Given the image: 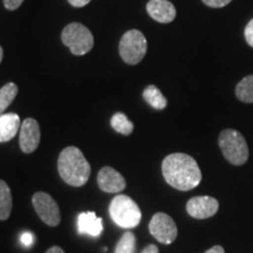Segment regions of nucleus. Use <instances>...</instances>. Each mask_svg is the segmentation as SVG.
<instances>
[{
    "label": "nucleus",
    "mask_w": 253,
    "mask_h": 253,
    "mask_svg": "<svg viewBox=\"0 0 253 253\" xmlns=\"http://www.w3.org/2000/svg\"><path fill=\"white\" fill-rule=\"evenodd\" d=\"M162 173L164 179L172 188L189 191L202 181V172L197 162L190 155L175 153L163 160Z\"/></svg>",
    "instance_id": "obj_1"
},
{
    "label": "nucleus",
    "mask_w": 253,
    "mask_h": 253,
    "mask_svg": "<svg viewBox=\"0 0 253 253\" xmlns=\"http://www.w3.org/2000/svg\"><path fill=\"white\" fill-rule=\"evenodd\" d=\"M58 171L62 181L68 185H84L90 177V164L77 147L65 148L59 155Z\"/></svg>",
    "instance_id": "obj_2"
},
{
    "label": "nucleus",
    "mask_w": 253,
    "mask_h": 253,
    "mask_svg": "<svg viewBox=\"0 0 253 253\" xmlns=\"http://www.w3.org/2000/svg\"><path fill=\"white\" fill-rule=\"evenodd\" d=\"M109 214L116 225L122 229H132L140 224L142 213L138 205L129 196L118 195L109 204Z\"/></svg>",
    "instance_id": "obj_3"
},
{
    "label": "nucleus",
    "mask_w": 253,
    "mask_h": 253,
    "mask_svg": "<svg viewBox=\"0 0 253 253\" xmlns=\"http://www.w3.org/2000/svg\"><path fill=\"white\" fill-rule=\"evenodd\" d=\"M218 144L224 157L233 166H243L249 160V145L244 136L235 129H225L219 134Z\"/></svg>",
    "instance_id": "obj_4"
},
{
    "label": "nucleus",
    "mask_w": 253,
    "mask_h": 253,
    "mask_svg": "<svg viewBox=\"0 0 253 253\" xmlns=\"http://www.w3.org/2000/svg\"><path fill=\"white\" fill-rule=\"evenodd\" d=\"M62 42L67 46L72 54L84 55L93 49L94 38L91 32L79 23H72L63 28L61 34Z\"/></svg>",
    "instance_id": "obj_5"
},
{
    "label": "nucleus",
    "mask_w": 253,
    "mask_h": 253,
    "mask_svg": "<svg viewBox=\"0 0 253 253\" xmlns=\"http://www.w3.org/2000/svg\"><path fill=\"white\" fill-rule=\"evenodd\" d=\"M148 42L138 30H130L123 34L120 41V55L128 65H137L147 54Z\"/></svg>",
    "instance_id": "obj_6"
},
{
    "label": "nucleus",
    "mask_w": 253,
    "mask_h": 253,
    "mask_svg": "<svg viewBox=\"0 0 253 253\" xmlns=\"http://www.w3.org/2000/svg\"><path fill=\"white\" fill-rule=\"evenodd\" d=\"M34 210L40 219L48 226H58L61 221L60 208L53 197L46 192H36L32 197Z\"/></svg>",
    "instance_id": "obj_7"
},
{
    "label": "nucleus",
    "mask_w": 253,
    "mask_h": 253,
    "mask_svg": "<svg viewBox=\"0 0 253 253\" xmlns=\"http://www.w3.org/2000/svg\"><path fill=\"white\" fill-rule=\"evenodd\" d=\"M149 232L157 242L170 245L177 238V225L175 220L169 214L158 212L155 213L149 223Z\"/></svg>",
    "instance_id": "obj_8"
},
{
    "label": "nucleus",
    "mask_w": 253,
    "mask_h": 253,
    "mask_svg": "<svg viewBox=\"0 0 253 253\" xmlns=\"http://www.w3.org/2000/svg\"><path fill=\"white\" fill-rule=\"evenodd\" d=\"M219 209V203L211 196H197L189 199L186 203V212L196 219H207L214 216Z\"/></svg>",
    "instance_id": "obj_9"
},
{
    "label": "nucleus",
    "mask_w": 253,
    "mask_h": 253,
    "mask_svg": "<svg viewBox=\"0 0 253 253\" xmlns=\"http://www.w3.org/2000/svg\"><path fill=\"white\" fill-rule=\"evenodd\" d=\"M41 138L40 126L37 120L26 119L19 130V144L25 154H31L39 147Z\"/></svg>",
    "instance_id": "obj_10"
},
{
    "label": "nucleus",
    "mask_w": 253,
    "mask_h": 253,
    "mask_svg": "<svg viewBox=\"0 0 253 253\" xmlns=\"http://www.w3.org/2000/svg\"><path fill=\"white\" fill-rule=\"evenodd\" d=\"M99 188L108 194H119L125 190L126 182L121 173L112 167H103L97 173Z\"/></svg>",
    "instance_id": "obj_11"
},
{
    "label": "nucleus",
    "mask_w": 253,
    "mask_h": 253,
    "mask_svg": "<svg viewBox=\"0 0 253 253\" xmlns=\"http://www.w3.org/2000/svg\"><path fill=\"white\" fill-rule=\"evenodd\" d=\"M147 12L161 24H169L176 18V8L169 0H150L147 4Z\"/></svg>",
    "instance_id": "obj_12"
},
{
    "label": "nucleus",
    "mask_w": 253,
    "mask_h": 253,
    "mask_svg": "<svg viewBox=\"0 0 253 253\" xmlns=\"http://www.w3.org/2000/svg\"><path fill=\"white\" fill-rule=\"evenodd\" d=\"M78 229L82 235L97 237L103 230L102 219L97 217L93 211L82 212L79 214L78 218Z\"/></svg>",
    "instance_id": "obj_13"
},
{
    "label": "nucleus",
    "mask_w": 253,
    "mask_h": 253,
    "mask_svg": "<svg viewBox=\"0 0 253 253\" xmlns=\"http://www.w3.org/2000/svg\"><path fill=\"white\" fill-rule=\"evenodd\" d=\"M20 126L21 121L17 114L9 113L0 115V143L14 138L20 130Z\"/></svg>",
    "instance_id": "obj_14"
},
{
    "label": "nucleus",
    "mask_w": 253,
    "mask_h": 253,
    "mask_svg": "<svg viewBox=\"0 0 253 253\" xmlns=\"http://www.w3.org/2000/svg\"><path fill=\"white\" fill-rule=\"evenodd\" d=\"M12 212V194L7 183L0 179V220L8 219Z\"/></svg>",
    "instance_id": "obj_15"
},
{
    "label": "nucleus",
    "mask_w": 253,
    "mask_h": 253,
    "mask_svg": "<svg viewBox=\"0 0 253 253\" xmlns=\"http://www.w3.org/2000/svg\"><path fill=\"white\" fill-rule=\"evenodd\" d=\"M143 99L150 104L151 107L157 110H162L168 106V101L166 96L161 93L156 86L150 84L145 88L143 91Z\"/></svg>",
    "instance_id": "obj_16"
},
{
    "label": "nucleus",
    "mask_w": 253,
    "mask_h": 253,
    "mask_svg": "<svg viewBox=\"0 0 253 253\" xmlns=\"http://www.w3.org/2000/svg\"><path fill=\"white\" fill-rule=\"evenodd\" d=\"M237 99L245 103H253V74L248 75L237 84Z\"/></svg>",
    "instance_id": "obj_17"
},
{
    "label": "nucleus",
    "mask_w": 253,
    "mask_h": 253,
    "mask_svg": "<svg viewBox=\"0 0 253 253\" xmlns=\"http://www.w3.org/2000/svg\"><path fill=\"white\" fill-rule=\"evenodd\" d=\"M18 94V86L13 82H8L0 88V115H2L9 104L13 102Z\"/></svg>",
    "instance_id": "obj_18"
},
{
    "label": "nucleus",
    "mask_w": 253,
    "mask_h": 253,
    "mask_svg": "<svg viewBox=\"0 0 253 253\" xmlns=\"http://www.w3.org/2000/svg\"><path fill=\"white\" fill-rule=\"evenodd\" d=\"M110 125H112L114 130L125 136H129L134 130L132 122L123 113L114 114L112 120H110Z\"/></svg>",
    "instance_id": "obj_19"
},
{
    "label": "nucleus",
    "mask_w": 253,
    "mask_h": 253,
    "mask_svg": "<svg viewBox=\"0 0 253 253\" xmlns=\"http://www.w3.org/2000/svg\"><path fill=\"white\" fill-rule=\"evenodd\" d=\"M115 253H136V237L130 231L123 233L115 248Z\"/></svg>",
    "instance_id": "obj_20"
},
{
    "label": "nucleus",
    "mask_w": 253,
    "mask_h": 253,
    "mask_svg": "<svg viewBox=\"0 0 253 253\" xmlns=\"http://www.w3.org/2000/svg\"><path fill=\"white\" fill-rule=\"evenodd\" d=\"M205 5L212 8H220L229 5L232 0H202Z\"/></svg>",
    "instance_id": "obj_21"
},
{
    "label": "nucleus",
    "mask_w": 253,
    "mask_h": 253,
    "mask_svg": "<svg viewBox=\"0 0 253 253\" xmlns=\"http://www.w3.org/2000/svg\"><path fill=\"white\" fill-rule=\"evenodd\" d=\"M244 36L246 42H248L251 47H253V18L249 21V24L246 25Z\"/></svg>",
    "instance_id": "obj_22"
},
{
    "label": "nucleus",
    "mask_w": 253,
    "mask_h": 253,
    "mask_svg": "<svg viewBox=\"0 0 253 253\" xmlns=\"http://www.w3.org/2000/svg\"><path fill=\"white\" fill-rule=\"evenodd\" d=\"M24 0H4V6L9 11H15L19 6L23 4Z\"/></svg>",
    "instance_id": "obj_23"
},
{
    "label": "nucleus",
    "mask_w": 253,
    "mask_h": 253,
    "mask_svg": "<svg viewBox=\"0 0 253 253\" xmlns=\"http://www.w3.org/2000/svg\"><path fill=\"white\" fill-rule=\"evenodd\" d=\"M20 240H21V244H23L24 246H26V248H28V246H31L32 244H33L34 237L30 232H25L21 235Z\"/></svg>",
    "instance_id": "obj_24"
},
{
    "label": "nucleus",
    "mask_w": 253,
    "mask_h": 253,
    "mask_svg": "<svg viewBox=\"0 0 253 253\" xmlns=\"http://www.w3.org/2000/svg\"><path fill=\"white\" fill-rule=\"evenodd\" d=\"M68 2L74 7H84V6L89 4L90 0H68Z\"/></svg>",
    "instance_id": "obj_25"
},
{
    "label": "nucleus",
    "mask_w": 253,
    "mask_h": 253,
    "mask_svg": "<svg viewBox=\"0 0 253 253\" xmlns=\"http://www.w3.org/2000/svg\"><path fill=\"white\" fill-rule=\"evenodd\" d=\"M141 253H158V248H157L156 245H154V244L148 245L147 248H145Z\"/></svg>",
    "instance_id": "obj_26"
},
{
    "label": "nucleus",
    "mask_w": 253,
    "mask_h": 253,
    "mask_svg": "<svg viewBox=\"0 0 253 253\" xmlns=\"http://www.w3.org/2000/svg\"><path fill=\"white\" fill-rule=\"evenodd\" d=\"M205 253H225V251H224V249L221 248L220 245H216L213 246V248H211L210 250H208Z\"/></svg>",
    "instance_id": "obj_27"
},
{
    "label": "nucleus",
    "mask_w": 253,
    "mask_h": 253,
    "mask_svg": "<svg viewBox=\"0 0 253 253\" xmlns=\"http://www.w3.org/2000/svg\"><path fill=\"white\" fill-rule=\"evenodd\" d=\"M46 253H66V252L63 251L60 246H53V248L47 250Z\"/></svg>",
    "instance_id": "obj_28"
},
{
    "label": "nucleus",
    "mask_w": 253,
    "mask_h": 253,
    "mask_svg": "<svg viewBox=\"0 0 253 253\" xmlns=\"http://www.w3.org/2000/svg\"><path fill=\"white\" fill-rule=\"evenodd\" d=\"M2 55H4V50H2L1 46H0V63H1V60H2Z\"/></svg>",
    "instance_id": "obj_29"
}]
</instances>
